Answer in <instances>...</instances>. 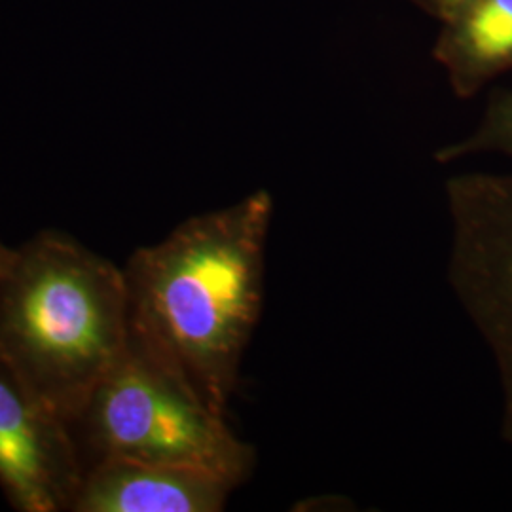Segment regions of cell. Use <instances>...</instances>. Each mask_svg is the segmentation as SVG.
Listing matches in <instances>:
<instances>
[{
  "mask_svg": "<svg viewBox=\"0 0 512 512\" xmlns=\"http://www.w3.org/2000/svg\"><path fill=\"white\" fill-rule=\"evenodd\" d=\"M274 207L255 190L184 220L124 266L131 340L224 418L262 317Z\"/></svg>",
  "mask_w": 512,
  "mask_h": 512,
  "instance_id": "cell-1",
  "label": "cell"
},
{
  "mask_svg": "<svg viewBox=\"0 0 512 512\" xmlns=\"http://www.w3.org/2000/svg\"><path fill=\"white\" fill-rule=\"evenodd\" d=\"M495 154L512 160V90L497 93L471 133L435 152L439 164H456L465 158Z\"/></svg>",
  "mask_w": 512,
  "mask_h": 512,
  "instance_id": "cell-8",
  "label": "cell"
},
{
  "mask_svg": "<svg viewBox=\"0 0 512 512\" xmlns=\"http://www.w3.org/2000/svg\"><path fill=\"white\" fill-rule=\"evenodd\" d=\"M84 469L101 459L192 467L241 488L256 467L253 444L239 439L175 374L129 334L128 349L93 389L71 423Z\"/></svg>",
  "mask_w": 512,
  "mask_h": 512,
  "instance_id": "cell-3",
  "label": "cell"
},
{
  "mask_svg": "<svg viewBox=\"0 0 512 512\" xmlns=\"http://www.w3.org/2000/svg\"><path fill=\"white\" fill-rule=\"evenodd\" d=\"M444 200L448 285L492 355L499 429L512 446V171L454 175L444 183Z\"/></svg>",
  "mask_w": 512,
  "mask_h": 512,
  "instance_id": "cell-4",
  "label": "cell"
},
{
  "mask_svg": "<svg viewBox=\"0 0 512 512\" xmlns=\"http://www.w3.org/2000/svg\"><path fill=\"white\" fill-rule=\"evenodd\" d=\"M84 463L71 429L0 355V488L21 512L71 511Z\"/></svg>",
  "mask_w": 512,
  "mask_h": 512,
  "instance_id": "cell-5",
  "label": "cell"
},
{
  "mask_svg": "<svg viewBox=\"0 0 512 512\" xmlns=\"http://www.w3.org/2000/svg\"><path fill=\"white\" fill-rule=\"evenodd\" d=\"M403 2H408V4L416 6L423 14H427V16H431V18L439 21L440 16H442L456 0H403Z\"/></svg>",
  "mask_w": 512,
  "mask_h": 512,
  "instance_id": "cell-9",
  "label": "cell"
},
{
  "mask_svg": "<svg viewBox=\"0 0 512 512\" xmlns=\"http://www.w3.org/2000/svg\"><path fill=\"white\" fill-rule=\"evenodd\" d=\"M14 251H16V247H10V245H6V243L0 239V272L10 264V260H12V256H14Z\"/></svg>",
  "mask_w": 512,
  "mask_h": 512,
  "instance_id": "cell-10",
  "label": "cell"
},
{
  "mask_svg": "<svg viewBox=\"0 0 512 512\" xmlns=\"http://www.w3.org/2000/svg\"><path fill=\"white\" fill-rule=\"evenodd\" d=\"M433 57L459 99L512 71V0H456L439 19Z\"/></svg>",
  "mask_w": 512,
  "mask_h": 512,
  "instance_id": "cell-7",
  "label": "cell"
},
{
  "mask_svg": "<svg viewBox=\"0 0 512 512\" xmlns=\"http://www.w3.org/2000/svg\"><path fill=\"white\" fill-rule=\"evenodd\" d=\"M238 488L179 465L101 459L82 473L73 512H220Z\"/></svg>",
  "mask_w": 512,
  "mask_h": 512,
  "instance_id": "cell-6",
  "label": "cell"
},
{
  "mask_svg": "<svg viewBox=\"0 0 512 512\" xmlns=\"http://www.w3.org/2000/svg\"><path fill=\"white\" fill-rule=\"evenodd\" d=\"M124 268L46 230L0 272V355L71 427L129 344Z\"/></svg>",
  "mask_w": 512,
  "mask_h": 512,
  "instance_id": "cell-2",
  "label": "cell"
}]
</instances>
